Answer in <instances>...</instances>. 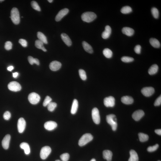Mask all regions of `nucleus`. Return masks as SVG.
<instances>
[{
  "label": "nucleus",
  "mask_w": 161,
  "mask_h": 161,
  "mask_svg": "<svg viewBox=\"0 0 161 161\" xmlns=\"http://www.w3.org/2000/svg\"><path fill=\"white\" fill-rule=\"evenodd\" d=\"M96 17V14L95 13L91 12L84 13L81 16L82 20L88 23L92 22Z\"/></svg>",
  "instance_id": "nucleus-1"
},
{
  "label": "nucleus",
  "mask_w": 161,
  "mask_h": 161,
  "mask_svg": "<svg viewBox=\"0 0 161 161\" xmlns=\"http://www.w3.org/2000/svg\"><path fill=\"white\" fill-rule=\"evenodd\" d=\"M107 122L111 125L113 130L116 131L117 127V122L116 117L113 114H110L106 117Z\"/></svg>",
  "instance_id": "nucleus-2"
},
{
  "label": "nucleus",
  "mask_w": 161,
  "mask_h": 161,
  "mask_svg": "<svg viewBox=\"0 0 161 161\" xmlns=\"http://www.w3.org/2000/svg\"><path fill=\"white\" fill-rule=\"evenodd\" d=\"M11 18L12 22L15 24H18L20 21V17L18 10L16 8H13L11 11Z\"/></svg>",
  "instance_id": "nucleus-3"
},
{
  "label": "nucleus",
  "mask_w": 161,
  "mask_h": 161,
  "mask_svg": "<svg viewBox=\"0 0 161 161\" xmlns=\"http://www.w3.org/2000/svg\"><path fill=\"white\" fill-rule=\"evenodd\" d=\"M93 136L90 133H86L82 136L78 141V145L80 147L86 145L89 142L92 140Z\"/></svg>",
  "instance_id": "nucleus-4"
},
{
  "label": "nucleus",
  "mask_w": 161,
  "mask_h": 161,
  "mask_svg": "<svg viewBox=\"0 0 161 161\" xmlns=\"http://www.w3.org/2000/svg\"><path fill=\"white\" fill-rule=\"evenodd\" d=\"M29 102L33 104L38 103L40 100V97L38 94L35 93H31L28 96Z\"/></svg>",
  "instance_id": "nucleus-5"
},
{
  "label": "nucleus",
  "mask_w": 161,
  "mask_h": 161,
  "mask_svg": "<svg viewBox=\"0 0 161 161\" xmlns=\"http://www.w3.org/2000/svg\"><path fill=\"white\" fill-rule=\"evenodd\" d=\"M51 152V149L49 146H45L42 147L40 152V156L43 160L47 158Z\"/></svg>",
  "instance_id": "nucleus-6"
},
{
  "label": "nucleus",
  "mask_w": 161,
  "mask_h": 161,
  "mask_svg": "<svg viewBox=\"0 0 161 161\" xmlns=\"http://www.w3.org/2000/svg\"><path fill=\"white\" fill-rule=\"evenodd\" d=\"M92 118L95 124H99L100 121L99 111L96 108H94L92 112Z\"/></svg>",
  "instance_id": "nucleus-7"
},
{
  "label": "nucleus",
  "mask_w": 161,
  "mask_h": 161,
  "mask_svg": "<svg viewBox=\"0 0 161 161\" xmlns=\"http://www.w3.org/2000/svg\"><path fill=\"white\" fill-rule=\"evenodd\" d=\"M8 88L10 90L14 92L19 91L21 89V85L16 82H10L8 85Z\"/></svg>",
  "instance_id": "nucleus-8"
},
{
  "label": "nucleus",
  "mask_w": 161,
  "mask_h": 161,
  "mask_svg": "<svg viewBox=\"0 0 161 161\" xmlns=\"http://www.w3.org/2000/svg\"><path fill=\"white\" fill-rule=\"evenodd\" d=\"M103 103L106 107H113L115 105V98L112 96L105 98L103 100Z\"/></svg>",
  "instance_id": "nucleus-9"
},
{
  "label": "nucleus",
  "mask_w": 161,
  "mask_h": 161,
  "mask_svg": "<svg viewBox=\"0 0 161 161\" xmlns=\"http://www.w3.org/2000/svg\"><path fill=\"white\" fill-rule=\"evenodd\" d=\"M26 125V121L23 118H20L18 120L17 123L18 130L19 133H22L24 132Z\"/></svg>",
  "instance_id": "nucleus-10"
},
{
  "label": "nucleus",
  "mask_w": 161,
  "mask_h": 161,
  "mask_svg": "<svg viewBox=\"0 0 161 161\" xmlns=\"http://www.w3.org/2000/svg\"><path fill=\"white\" fill-rule=\"evenodd\" d=\"M143 95L146 97L151 96L155 92V89L152 87H145L141 90Z\"/></svg>",
  "instance_id": "nucleus-11"
},
{
  "label": "nucleus",
  "mask_w": 161,
  "mask_h": 161,
  "mask_svg": "<svg viewBox=\"0 0 161 161\" xmlns=\"http://www.w3.org/2000/svg\"><path fill=\"white\" fill-rule=\"evenodd\" d=\"M69 10L67 8H65L60 10L55 17V20L57 22L60 21L64 17L68 14Z\"/></svg>",
  "instance_id": "nucleus-12"
},
{
  "label": "nucleus",
  "mask_w": 161,
  "mask_h": 161,
  "mask_svg": "<svg viewBox=\"0 0 161 161\" xmlns=\"http://www.w3.org/2000/svg\"><path fill=\"white\" fill-rule=\"evenodd\" d=\"M57 124L55 121H47L44 124L45 128L48 131H51L55 129L57 127Z\"/></svg>",
  "instance_id": "nucleus-13"
},
{
  "label": "nucleus",
  "mask_w": 161,
  "mask_h": 161,
  "mask_svg": "<svg viewBox=\"0 0 161 161\" xmlns=\"http://www.w3.org/2000/svg\"><path fill=\"white\" fill-rule=\"evenodd\" d=\"M62 64L60 62L55 61L51 62L49 65L50 69L53 71H57L61 68Z\"/></svg>",
  "instance_id": "nucleus-14"
},
{
  "label": "nucleus",
  "mask_w": 161,
  "mask_h": 161,
  "mask_svg": "<svg viewBox=\"0 0 161 161\" xmlns=\"http://www.w3.org/2000/svg\"><path fill=\"white\" fill-rule=\"evenodd\" d=\"M144 112L142 110H139L136 111L133 113L132 117L135 120L138 121L140 120L144 116Z\"/></svg>",
  "instance_id": "nucleus-15"
},
{
  "label": "nucleus",
  "mask_w": 161,
  "mask_h": 161,
  "mask_svg": "<svg viewBox=\"0 0 161 161\" xmlns=\"http://www.w3.org/2000/svg\"><path fill=\"white\" fill-rule=\"evenodd\" d=\"M11 139V136L8 134L5 136L2 141V145L3 148L5 149L9 148V143Z\"/></svg>",
  "instance_id": "nucleus-16"
},
{
  "label": "nucleus",
  "mask_w": 161,
  "mask_h": 161,
  "mask_svg": "<svg viewBox=\"0 0 161 161\" xmlns=\"http://www.w3.org/2000/svg\"><path fill=\"white\" fill-rule=\"evenodd\" d=\"M112 30L111 27L109 25H106L105 27V31L102 34V37L104 39L109 38L111 35Z\"/></svg>",
  "instance_id": "nucleus-17"
},
{
  "label": "nucleus",
  "mask_w": 161,
  "mask_h": 161,
  "mask_svg": "<svg viewBox=\"0 0 161 161\" xmlns=\"http://www.w3.org/2000/svg\"><path fill=\"white\" fill-rule=\"evenodd\" d=\"M61 38L63 41L68 46L72 45V41L69 36L66 34L63 33L61 34Z\"/></svg>",
  "instance_id": "nucleus-18"
},
{
  "label": "nucleus",
  "mask_w": 161,
  "mask_h": 161,
  "mask_svg": "<svg viewBox=\"0 0 161 161\" xmlns=\"http://www.w3.org/2000/svg\"><path fill=\"white\" fill-rule=\"evenodd\" d=\"M122 32L123 34L129 37H131L133 35L134 31L131 28L128 27L123 28L122 29Z\"/></svg>",
  "instance_id": "nucleus-19"
},
{
  "label": "nucleus",
  "mask_w": 161,
  "mask_h": 161,
  "mask_svg": "<svg viewBox=\"0 0 161 161\" xmlns=\"http://www.w3.org/2000/svg\"><path fill=\"white\" fill-rule=\"evenodd\" d=\"M103 158L108 161H111L113 156L112 152L109 150H105L103 152Z\"/></svg>",
  "instance_id": "nucleus-20"
},
{
  "label": "nucleus",
  "mask_w": 161,
  "mask_h": 161,
  "mask_svg": "<svg viewBox=\"0 0 161 161\" xmlns=\"http://www.w3.org/2000/svg\"><path fill=\"white\" fill-rule=\"evenodd\" d=\"M122 102L126 104H130L133 102L134 100L132 97L128 96H124L121 98Z\"/></svg>",
  "instance_id": "nucleus-21"
},
{
  "label": "nucleus",
  "mask_w": 161,
  "mask_h": 161,
  "mask_svg": "<svg viewBox=\"0 0 161 161\" xmlns=\"http://www.w3.org/2000/svg\"><path fill=\"white\" fill-rule=\"evenodd\" d=\"M130 157L128 161H139V157L138 154L135 151L131 150L130 151Z\"/></svg>",
  "instance_id": "nucleus-22"
},
{
  "label": "nucleus",
  "mask_w": 161,
  "mask_h": 161,
  "mask_svg": "<svg viewBox=\"0 0 161 161\" xmlns=\"http://www.w3.org/2000/svg\"><path fill=\"white\" fill-rule=\"evenodd\" d=\"M20 147L22 149H24V153L26 155H29L30 152V147L29 144L27 143L23 142L20 144Z\"/></svg>",
  "instance_id": "nucleus-23"
},
{
  "label": "nucleus",
  "mask_w": 161,
  "mask_h": 161,
  "mask_svg": "<svg viewBox=\"0 0 161 161\" xmlns=\"http://www.w3.org/2000/svg\"><path fill=\"white\" fill-rule=\"evenodd\" d=\"M83 46L84 49L87 52L90 53H93V50L92 47L90 44L85 41L83 42Z\"/></svg>",
  "instance_id": "nucleus-24"
},
{
  "label": "nucleus",
  "mask_w": 161,
  "mask_h": 161,
  "mask_svg": "<svg viewBox=\"0 0 161 161\" xmlns=\"http://www.w3.org/2000/svg\"><path fill=\"white\" fill-rule=\"evenodd\" d=\"M78 108V102L77 100L75 99L73 100L71 110L72 114H75L77 112Z\"/></svg>",
  "instance_id": "nucleus-25"
},
{
  "label": "nucleus",
  "mask_w": 161,
  "mask_h": 161,
  "mask_svg": "<svg viewBox=\"0 0 161 161\" xmlns=\"http://www.w3.org/2000/svg\"><path fill=\"white\" fill-rule=\"evenodd\" d=\"M37 37L39 40L43 42L44 44H47L48 43L46 37L41 32H38L37 33Z\"/></svg>",
  "instance_id": "nucleus-26"
},
{
  "label": "nucleus",
  "mask_w": 161,
  "mask_h": 161,
  "mask_svg": "<svg viewBox=\"0 0 161 161\" xmlns=\"http://www.w3.org/2000/svg\"><path fill=\"white\" fill-rule=\"evenodd\" d=\"M149 42L152 47L155 48H158L160 47V44L158 40L155 38H151L149 40Z\"/></svg>",
  "instance_id": "nucleus-27"
},
{
  "label": "nucleus",
  "mask_w": 161,
  "mask_h": 161,
  "mask_svg": "<svg viewBox=\"0 0 161 161\" xmlns=\"http://www.w3.org/2000/svg\"><path fill=\"white\" fill-rule=\"evenodd\" d=\"M158 67L157 65H153L148 70V73L150 75H153L155 74L158 71Z\"/></svg>",
  "instance_id": "nucleus-28"
},
{
  "label": "nucleus",
  "mask_w": 161,
  "mask_h": 161,
  "mask_svg": "<svg viewBox=\"0 0 161 161\" xmlns=\"http://www.w3.org/2000/svg\"><path fill=\"white\" fill-rule=\"evenodd\" d=\"M44 43L40 40H37L35 42V45L37 48L41 49L44 52L47 51L46 49L44 47L43 45Z\"/></svg>",
  "instance_id": "nucleus-29"
},
{
  "label": "nucleus",
  "mask_w": 161,
  "mask_h": 161,
  "mask_svg": "<svg viewBox=\"0 0 161 161\" xmlns=\"http://www.w3.org/2000/svg\"><path fill=\"white\" fill-rule=\"evenodd\" d=\"M139 137L140 141L141 142H145L148 140L149 136L147 134L142 133H139Z\"/></svg>",
  "instance_id": "nucleus-30"
},
{
  "label": "nucleus",
  "mask_w": 161,
  "mask_h": 161,
  "mask_svg": "<svg viewBox=\"0 0 161 161\" xmlns=\"http://www.w3.org/2000/svg\"><path fill=\"white\" fill-rule=\"evenodd\" d=\"M103 54L104 56L108 58H111L113 56L112 51L108 48L105 49L103 51Z\"/></svg>",
  "instance_id": "nucleus-31"
},
{
  "label": "nucleus",
  "mask_w": 161,
  "mask_h": 161,
  "mask_svg": "<svg viewBox=\"0 0 161 161\" xmlns=\"http://www.w3.org/2000/svg\"><path fill=\"white\" fill-rule=\"evenodd\" d=\"M121 12L123 14H129L132 12V9L130 7L125 6L123 7L121 9Z\"/></svg>",
  "instance_id": "nucleus-32"
},
{
  "label": "nucleus",
  "mask_w": 161,
  "mask_h": 161,
  "mask_svg": "<svg viewBox=\"0 0 161 161\" xmlns=\"http://www.w3.org/2000/svg\"><path fill=\"white\" fill-rule=\"evenodd\" d=\"M28 60L29 63L31 65H33L34 64H35L36 65H39V61L38 59L37 58H34L33 57L30 56L28 58Z\"/></svg>",
  "instance_id": "nucleus-33"
},
{
  "label": "nucleus",
  "mask_w": 161,
  "mask_h": 161,
  "mask_svg": "<svg viewBox=\"0 0 161 161\" xmlns=\"http://www.w3.org/2000/svg\"><path fill=\"white\" fill-rule=\"evenodd\" d=\"M57 106L56 103L51 102L47 106V109L50 112L53 111L55 110V108L57 107Z\"/></svg>",
  "instance_id": "nucleus-34"
},
{
  "label": "nucleus",
  "mask_w": 161,
  "mask_h": 161,
  "mask_svg": "<svg viewBox=\"0 0 161 161\" xmlns=\"http://www.w3.org/2000/svg\"><path fill=\"white\" fill-rule=\"evenodd\" d=\"M151 12L154 18L155 19L158 18L159 15V12L157 8H153L151 9Z\"/></svg>",
  "instance_id": "nucleus-35"
},
{
  "label": "nucleus",
  "mask_w": 161,
  "mask_h": 161,
  "mask_svg": "<svg viewBox=\"0 0 161 161\" xmlns=\"http://www.w3.org/2000/svg\"><path fill=\"white\" fill-rule=\"evenodd\" d=\"M79 73L80 78L83 80H85L87 79V75L86 72L84 70L80 69L79 70Z\"/></svg>",
  "instance_id": "nucleus-36"
},
{
  "label": "nucleus",
  "mask_w": 161,
  "mask_h": 161,
  "mask_svg": "<svg viewBox=\"0 0 161 161\" xmlns=\"http://www.w3.org/2000/svg\"><path fill=\"white\" fill-rule=\"evenodd\" d=\"M31 5L32 7L36 11H40L41 9L37 3L35 1H32L31 2Z\"/></svg>",
  "instance_id": "nucleus-37"
},
{
  "label": "nucleus",
  "mask_w": 161,
  "mask_h": 161,
  "mask_svg": "<svg viewBox=\"0 0 161 161\" xmlns=\"http://www.w3.org/2000/svg\"><path fill=\"white\" fill-rule=\"evenodd\" d=\"M121 60L123 62L126 63H128L133 61L134 59L132 57H123L121 59Z\"/></svg>",
  "instance_id": "nucleus-38"
},
{
  "label": "nucleus",
  "mask_w": 161,
  "mask_h": 161,
  "mask_svg": "<svg viewBox=\"0 0 161 161\" xmlns=\"http://www.w3.org/2000/svg\"><path fill=\"white\" fill-rule=\"evenodd\" d=\"M52 100V98L50 96H47L43 102V106H47L49 103L51 102Z\"/></svg>",
  "instance_id": "nucleus-39"
},
{
  "label": "nucleus",
  "mask_w": 161,
  "mask_h": 161,
  "mask_svg": "<svg viewBox=\"0 0 161 161\" xmlns=\"http://www.w3.org/2000/svg\"><path fill=\"white\" fill-rule=\"evenodd\" d=\"M60 158L62 161H68L69 159L70 155L68 153H65L61 155Z\"/></svg>",
  "instance_id": "nucleus-40"
},
{
  "label": "nucleus",
  "mask_w": 161,
  "mask_h": 161,
  "mask_svg": "<svg viewBox=\"0 0 161 161\" xmlns=\"http://www.w3.org/2000/svg\"><path fill=\"white\" fill-rule=\"evenodd\" d=\"M159 145L158 144H156L155 145L149 147L148 148L147 150L149 152H152L155 151L158 148Z\"/></svg>",
  "instance_id": "nucleus-41"
},
{
  "label": "nucleus",
  "mask_w": 161,
  "mask_h": 161,
  "mask_svg": "<svg viewBox=\"0 0 161 161\" xmlns=\"http://www.w3.org/2000/svg\"><path fill=\"white\" fill-rule=\"evenodd\" d=\"M12 44L11 42L7 41L5 43V48L6 50H9L12 48Z\"/></svg>",
  "instance_id": "nucleus-42"
},
{
  "label": "nucleus",
  "mask_w": 161,
  "mask_h": 161,
  "mask_svg": "<svg viewBox=\"0 0 161 161\" xmlns=\"http://www.w3.org/2000/svg\"><path fill=\"white\" fill-rule=\"evenodd\" d=\"M11 115L9 111H6L3 115V118L6 120H8L11 117Z\"/></svg>",
  "instance_id": "nucleus-43"
},
{
  "label": "nucleus",
  "mask_w": 161,
  "mask_h": 161,
  "mask_svg": "<svg viewBox=\"0 0 161 161\" xmlns=\"http://www.w3.org/2000/svg\"><path fill=\"white\" fill-rule=\"evenodd\" d=\"M19 43L22 45L23 47H27L28 43L27 41L25 39H20L19 40Z\"/></svg>",
  "instance_id": "nucleus-44"
},
{
  "label": "nucleus",
  "mask_w": 161,
  "mask_h": 161,
  "mask_svg": "<svg viewBox=\"0 0 161 161\" xmlns=\"http://www.w3.org/2000/svg\"><path fill=\"white\" fill-rule=\"evenodd\" d=\"M141 47L140 45H138L136 46L134 48L135 51L136 53L140 54L141 52Z\"/></svg>",
  "instance_id": "nucleus-45"
},
{
  "label": "nucleus",
  "mask_w": 161,
  "mask_h": 161,
  "mask_svg": "<svg viewBox=\"0 0 161 161\" xmlns=\"http://www.w3.org/2000/svg\"><path fill=\"white\" fill-rule=\"evenodd\" d=\"M161 103V96H160L155 100L154 105L155 106H160Z\"/></svg>",
  "instance_id": "nucleus-46"
},
{
  "label": "nucleus",
  "mask_w": 161,
  "mask_h": 161,
  "mask_svg": "<svg viewBox=\"0 0 161 161\" xmlns=\"http://www.w3.org/2000/svg\"><path fill=\"white\" fill-rule=\"evenodd\" d=\"M155 132L158 135H161V129H156L155 130Z\"/></svg>",
  "instance_id": "nucleus-47"
},
{
  "label": "nucleus",
  "mask_w": 161,
  "mask_h": 161,
  "mask_svg": "<svg viewBox=\"0 0 161 161\" xmlns=\"http://www.w3.org/2000/svg\"><path fill=\"white\" fill-rule=\"evenodd\" d=\"M14 69V67L12 66H11L8 67L7 68L8 70L10 71H12Z\"/></svg>",
  "instance_id": "nucleus-48"
},
{
  "label": "nucleus",
  "mask_w": 161,
  "mask_h": 161,
  "mask_svg": "<svg viewBox=\"0 0 161 161\" xmlns=\"http://www.w3.org/2000/svg\"><path fill=\"white\" fill-rule=\"evenodd\" d=\"M18 75V73H17V72H16V73H13V77L14 78H16L17 77Z\"/></svg>",
  "instance_id": "nucleus-49"
},
{
  "label": "nucleus",
  "mask_w": 161,
  "mask_h": 161,
  "mask_svg": "<svg viewBox=\"0 0 161 161\" xmlns=\"http://www.w3.org/2000/svg\"><path fill=\"white\" fill-rule=\"evenodd\" d=\"M48 1V2L50 3H51L53 1L52 0H48V1Z\"/></svg>",
  "instance_id": "nucleus-50"
},
{
  "label": "nucleus",
  "mask_w": 161,
  "mask_h": 161,
  "mask_svg": "<svg viewBox=\"0 0 161 161\" xmlns=\"http://www.w3.org/2000/svg\"><path fill=\"white\" fill-rule=\"evenodd\" d=\"M90 161H96V160L95 159L93 158L92 159V160Z\"/></svg>",
  "instance_id": "nucleus-51"
},
{
  "label": "nucleus",
  "mask_w": 161,
  "mask_h": 161,
  "mask_svg": "<svg viewBox=\"0 0 161 161\" xmlns=\"http://www.w3.org/2000/svg\"><path fill=\"white\" fill-rule=\"evenodd\" d=\"M4 1V0H0V2H3Z\"/></svg>",
  "instance_id": "nucleus-52"
},
{
  "label": "nucleus",
  "mask_w": 161,
  "mask_h": 161,
  "mask_svg": "<svg viewBox=\"0 0 161 161\" xmlns=\"http://www.w3.org/2000/svg\"><path fill=\"white\" fill-rule=\"evenodd\" d=\"M55 161H61L60 160H56Z\"/></svg>",
  "instance_id": "nucleus-53"
},
{
  "label": "nucleus",
  "mask_w": 161,
  "mask_h": 161,
  "mask_svg": "<svg viewBox=\"0 0 161 161\" xmlns=\"http://www.w3.org/2000/svg\"><path fill=\"white\" fill-rule=\"evenodd\" d=\"M158 161H160V160H158Z\"/></svg>",
  "instance_id": "nucleus-54"
}]
</instances>
